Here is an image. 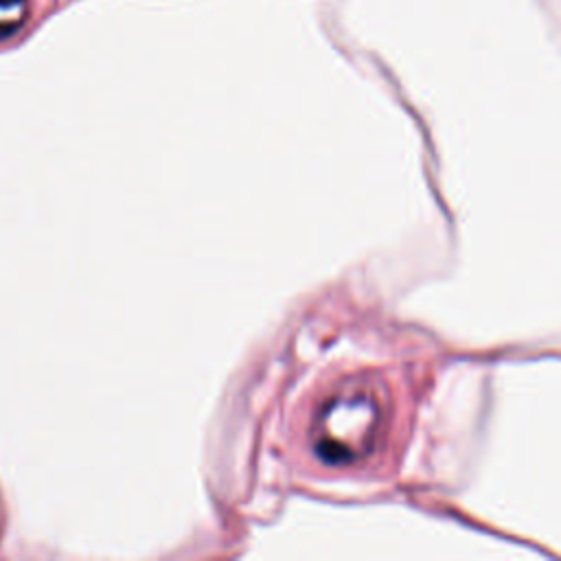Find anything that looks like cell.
Masks as SVG:
<instances>
[{"label": "cell", "instance_id": "6da1fadb", "mask_svg": "<svg viewBox=\"0 0 561 561\" xmlns=\"http://www.w3.org/2000/svg\"><path fill=\"white\" fill-rule=\"evenodd\" d=\"M388 430L386 394L368 379L340 383L316 410L311 440L331 465H353L379 447Z\"/></svg>", "mask_w": 561, "mask_h": 561}, {"label": "cell", "instance_id": "7a4b0ae2", "mask_svg": "<svg viewBox=\"0 0 561 561\" xmlns=\"http://www.w3.org/2000/svg\"><path fill=\"white\" fill-rule=\"evenodd\" d=\"M26 18V0H0V37L11 35Z\"/></svg>", "mask_w": 561, "mask_h": 561}]
</instances>
